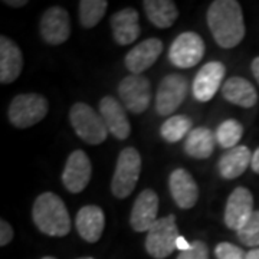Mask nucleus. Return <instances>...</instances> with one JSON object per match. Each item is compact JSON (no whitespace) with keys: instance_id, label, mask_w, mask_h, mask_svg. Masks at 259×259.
I'll use <instances>...</instances> for the list:
<instances>
[{"instance_id":"1","label":"nucleus","mask_w":259,"mask_h":259,"mask_svg":"<svg viewBox=\"0 0 259 259\" xmlns=\"http://www.w3.org/2000/svg\"><path fill=\"white\" fill-rule=\"evenodd\" d=\"M207 25L221 48L238 47L245 37V22L239 2L214 0L207 10Z\"/></svg>"},{"instance_id":"2","label":"nucleus","mask_w":259,"mask_h":259,"mask_svg":"<svg viewBox=\"0 0 259 259\" xmlns=\"http://www.w3.org/2000/svg\"><path fill=\"white\" fill-rule=\"evenodd\" d=\"M36 228L48 236H66L71 232V216L64 200L55 193H42L32 207Z\"/></svg>"},{"instance_id":"3","label":"nucleus","mask_w":259,"mask_h":259,"mask_svg":"<svg viewBox=\"0 0 259 259\" xmlns=\"http://www.w3.org/2000/svg\"><path fill=\"white\" fill-rule=\"evenodd\" d=\"M69 120L76 136L87 144L98 146L108 136V128L101 115L83 102H76L72 105Z\"/></svg>"},{"instance_id":"4","label":"nucleus","mask_w":259,"mask_h":259,"mask_svg":"<svg viewBox=\"0 0 259 259\" xmlns=\"http://www.w3.org/2000/svg\"><path fill=\"white\" fill-rule=\"evenodd\" d=\"M141 171V156L134 147L124 148L118 156L115 171L112 176L111 192L118 199H125L139 182Z\"/></svg>"},{"instance_id":"5","label":"nucleus","mask_w":259,"mask_h":259,"mask_svg":"<svg viewBox=\"0 0 259 259\" xmlns=\"http://www.w3.org/2000/svg\"><path fill=\"white\" fill-rule=\"evenodd\" d=\"M49 104L47 98L39 94L16 95L9 105L10 122L18 128H29L47 117Z\"/></svg>"},{"instance_id":"6","label":"nucleus","mask_w":259,"mask_h":259,"mask_svg":"<svg viewBox=\"0 0 259 259\" xmlns=\"http://www.w3.org/2000/svg\"><path fill=\"white\" fill-rule=\"evenodd\" d=\"M179 236L180 235L175 214L157 219V222L147 232L146 249L148 255L154 259H164L170 256L177 249L176 243Z\"/></svg>"},{"instance_id":"7","label":"nucleus","mask_w":259,"mask_h":259,"mask_svg":"<svg viewBox=\"0 0 259 259\" xmlns=\"http://www.w3.org/2000/svg\"><path fill=\"white\" fill-rule=\"evenodd\" d=\"M189 93V81L183 75L170 74L161 79L156 94V111L167 117L176 111Z\"/></svg>"},{"instance_id":"8","label":"nucleus","mask_w":259,"mask_h":259,"mask_svg":"<svg viewBox=\"0 0 259 259\" xmlns=\"http://www.w3.org/2000/svg\"><path fill=\"white\" fill-rule=\"evenodd\" d=\"M118 95L125 110L141 114L151 102V83L143 75H128L118 85Z\"/></svg>"},{"instance_id":"9","label":"nucleus","mask_w":259,"mask_h":259,"mask_svg":"<svg viewBox=\"0 0 259 259\" xmlns=\"http://www.w3.org/2000/svg\"><path fill=\"white\" fill-rule=\"evenodd\" d=\"M204 55V42L194 32H183L173 40L168 49L170 62L179 68H192L197 65Z\"/></svg>"},{"instance_id":"10","label":"nucleus","mask_w":259,"mask_h":259,"mask_svg":"<svg viewBox=\"0 0 259 259\" xmlns=\"http://www.w3.org/2000/svg\"><path fill=\"white\" fill-rule=\"evenodd\" d=\"M42 39L49 45H61L71 35V19L68 12L59 6H52L42 15L39 22Z\"/></svg>"},{"instance_id":"11","label":"nucleus","mask_w":259,"mask_h":259,"mask_svg":"<svg viewBox=\"0 0 259 259\" xmlns=\"http://www.w3.org/2000/svg\"><path fill=\"white\" fill-rule=\"evenodd\" d=\"M91 175H93V166L90 157L82 150H75L66 160L62 173V183L68 192L81 193L90 183Z\"/></svg>"},{"instance_id":"12","label":"nucleus","mask_w":259,"mask_h":259,"mask_svg":"<svg viewBox=\"0 0 259 259\" xmlns=\"http://www.w3.org/2000/svg\"><path fill=\"white\" fill-rule=\"evenodd\" d=\"M253 196L245 187H236L229 196L225 207V225L232 231H239L252 216Z\"/></svg>"},{"instance_id":"13","label":"nucleus","mask_w":259,"mask_h":259,"mask_svg":"<svg viewBox=\"0 0 259 259\" xmlns=\"http://www.w3.org/2000/svg\"><path fill=\"white\" fill-rule=\"evenodd\" d=\"M226 74V68L222 62L212 61L202 66V69L194 76L193 81V95L197 101H210L214 94L223 87L222 81Z\"/></svg>"},{"instance_id":"14","label":"nucleus","mask_w":259,"mask_h":259,"mask_svg":"<svg viewBox=\"0 0 259 259\" xmlns=\"http://www.w3.org/2000/svg\"><path fill=\"white\" fill-rule=\"evenodd\" d=\"M158 196L154 190L146 189L137 196L131 209L130 225L136 232H148L157 222Z\"/></svg>"},{"instance_id":"15","label":"nucleus","mask_w":259,"mask_h":259,"mask_svg":"<svg viewBox=\"0 0 259 259\" xmlns=\"http://www.w3.org/2000/svg\"><path fill=\"white\" fill-rule=\"evenodd\" d=\"M100 115L105 122L108 133H111L115 139H128L131 133L128 117L124 105L114 97H104L100 102Z\"/></svg>"},{"instance_id":"16","label":"nucleus","mask_w":259,"mask_h":259,"mask_svg":"<svg viewBox=\"0 0 259 259\" xmlns=\"http://www.w3.org/2000/svg\"><path fill=\"white\" fill-rule=\"evenodd\" d=\"M163 52V42L156 37H150L136 45L125 55V66L133 75L143 74L153 64H156L157 58Z\"/></svg>"},{"instance_id":"17","label":"nucleus","mask_w":259,"mask_h":259,"mask_svg":"<svg viewBox=\"0 0 259 259\" xmlns=\"http://www.w3.org/2000/svg\"><path fill=\"white\" fill-rule=\"evenodd\" d=\"M168 186L173 200L180 209H192L199 199V187L185 168H176L168 177Z\"/></svg>"},{"instance_id":"18","label":"nucleus","mask_w":259,"mask_h":259,"mask_svg":"<svg viewBox=\"0 0 259 259\" xmlns=\"http://www.w3.org/2000/svg\"><path fill=\"white\" fill-rule=\"evenodd\" d=\"M139 20V12L133 8H125V9L112 15V36L118 45H121V47L131 45L140 36L141 29H140Z\"/></svg>"},{"instance_id":"19","label":"nucleus","mask_w":259,"mask_h":259,"mask_svg":"<svg viewBox=\"0 0 259 259\" xmlns=\"http://www.w3.org/2000/svg\"><path fill=\"white\" fill-rule=\"evenodd\" d=\"M76 231L83 241L95 243L100 241L104 228H105V214L101 207L95 204L83 206L75 219Z\"/></svg>"},{"instance_id":"20","label":"nucleus","mask_w":259,"mask_h":259,"mask_svg":"<svg viewBox=\"0 0 259 259\" xmlns=\"http://www.w3.org/2000/svg\"><path fill=\"white\" fill-rule=\"evenodd\" d=\"M23 68V56L19 47L9 37H0V82L12 83Z\"/></svg>"},{"instance_id":"21","label":"nucleus","mask_w":259,"mask_h":259,"mask_svg":"<svg viewBox=\"0 0 259 259\" xmlns=\"http://www.w3.org/2000/svg\"><path fill=\"white\" fill-rule=\"evenodd\" d=\"M222 97L226 101L243 108H250L258 102L255 87L241 76H232L225 82L222 87Z\"/></svg>"},{"instance_id":"22","label":"nucleus","mask_w":259,"mask_h":259,"mask_svg":"<svg viewBox=\"0 0 259 259\" xmlns=\"http://www.w3.org/2000/svg\"><path fill=\"white\" fill-rule=\"evenodd\" d=\"M252 161V153L246 146H236L228 150L219 160V173L223 179H236L245 173Z\"/></svg>"},{"instance_id":"23","label":"nucleus","mask_w":259,"mask_h":259,"mask_svg":"<svg viewBox=\"0 0 259 259\" xmlns=\"http://www.w3.org/2000/svg\"><path fill=\"white\" fill-rule=\"evenodd\" d=\"M216 134L206 127H199L190 131L185 143V151L187 156L193 158L210 157L214 151Z\"/></svg>"},{"instance_id":"24","label":"nucleus","mask_w":259,"mask_h":259,"mask_svg":"<svg viewBox=\"0 0 259 259\" xmlns=\"http://www.w3.org/2000/svg\"><path fill=\"white\" fill-rule=\"evenodd\" d=\"M150 22L160 29L170 28L179 18V10L171 0H146L143 3Z\"/></svg>"},{"instance_id":"25","label":"nucleus","mask_w":259,"mask_h":259,"mask_svg":"<svg viewBox=\"0 0 259 259\" xmlns=\"http://www.w3.org/2000/svg\"><path fill=\"white\" fill-rule=\"evenodd\" d=\"M192 127H193V121L187 115L179 114V115H173L167 118V121L163 122L160 133H161V137L168 143H177L190 134Z\"/></svg>"},{"instance_id":"26","label":"nucleus","mask_w":259,"mask_h":259,"mask_svg":"<svg viewBox=\"0 0 259 259\" xmlns=\"http://www.w3.org/2000/svg\"><path fill=\"white\" fill-rule=\"evenodd\" d=\"M108 8L105 0H81L79 2V22L83 28L97 26L104 18Z\"/></svg>"},{"instance_id":"27","label":"nucleus","mask_w":259,"mask_h":259,"mask_svg":"<svg viewBox=\"0 0 259 259\" xmlns=\"http://www.w3.org/2000/svg\"><path fill=\"white\" fill-rule=\"evenodd\" d=\"M243 127L239 121L226 120L216 130V143L222 148H233L241 141Z\"/></svg>"},{"instance_id":"28","label":"nucleus","mask_w":259,"mask_h":259,"mask_svg":"<svg viewBox=\"0 0 259 259\" xmlns=\"http://www.w3.org/2000/svg\"><path fill=\"white\" fill-rule=\"evenodd\" d=\"M238 239L249 246V248H256L259 246V210L252 213L250 219L245 223V226L236 232Z\"/></svg>"},{"instance_id":"29","label":"nucleus","mask_w":259,"mask_h":259,"mask_svg":"<svg viewBox=\"0 0 259 259\" xmlns=\"http://www.w3.org/2000/svg\"><path fill=\"white\" fill-rule=\"evenodd\" d=\"M218 259H248V253L229 242H222L214 248Z\"/></svg>"},{"instance_id":"30","label":"nucleus","mask_w":259,"mask_h":259,"mask_svg":"<svg viewBox=\"0 0 259 259\" xmlns=\"http://www.w3.org/2000/svg\"><path fill=\"white\" fill-rule=\"evenodd\" d=\"M176 259H209V248L204 242L194 241L190 248L180 252Z\"/></svg>"},{"instance_id":"31","label":"nucleus","mask_w":259,"mask_h":259,"mask_svg":"<svg viewBox=\"0 0 259 259\" xmlns=\"http://www.w3.org/2000/svg\"><path fill=\"white\" fill-rule=\"evenodd\" d=\"M13 236H15V232L12 229V226L6 221H2L0 222V245L6 246L13 239Z\"/></svg>"},{"instance_id":"32","label":"nucleus","mask_w":259,"mask_h":259,"mask_svg":"<svg viewBox=\"0 0 259 259\" xmlns=\"http://www.w3.org/2000/svg\"><path fill=\"white\" fill-rule=\"evenodd\" d=\"M250 167L255 173L259 175V147L256 148V151L252 154V161H250Z\"/></svg>"},{"instance_id":"33","label":"nucleus","mask_w":259,"mask_h":259,"mask_svg":"<svg viewBox=\"0 0 259 259\" xmlns=\"http://www.w3.org/2000/svg\"><path fill=\"white\" fill-rule=\"evenodd\" d=\"M190 245H192V243H189V242L186 241L183 236H179L176 246H177V249L180 250V252H183V250L189 249V248H190Z\"/></svg>"},{"instance_id":"34","label":"nucleus","mask_w":259,"mask_h":259,"mask_svg":"<svg viewBox=\"0 0 259 259\" xmlns=\"http://www.w3.org/2000/svg\"><path fill=\"white\" fill-rule=\"evenodd\" d=\"M250 69H252V74H253V76H255L256 82L259 83V56L258 58H255V59L252 61Z\"/></svg>"},{"instance_id":"35","label":"nucleus","mask_w":259,"mask_h":259,"mask_svg":"<svg viewBox=\"0 0 259 259\" xmlns=\"http://www.w3.org/2000/svg\"><path fill=\"white\" fill-rule=\"evenodd\" d=\"M5 3L12 8H23L28 5V0H5Z\"/></svg>"},{"instance_id":"36","label":"nucleus","mask_w":259,"mask_h":259,"mask_svg":"<svg viewBox=\"0 0 259 259\" xmlns=\"http://www.w3.org/2000/svg\"><path fill=\"white\" fill-rule=\"evenodd\" d=\"M248 259H259V248L250 249L248 252Z\"/></svg>"},{"instance_id":"37","label":"nucleus","mask_w":259,"mask_h":259,"mask_svg":"<svg viewBox=\"0 0 259 259\" xmlns=\"http://www.w3.org/2000/svg\"><path fill=\"white\" fill-rule=\"evenodd\" d=\"M42 259H56V258H54V256H44Z\"/></svg>"},{"instance_id":"38","label":"nucleus","mask_w":259,"mask_h":259,"mask_svg":"<svg viewBox=\"0 0 259 259\" xmlns=\"http://www.w3.org/2000/svg\"><path fill=\"white\" fill-rule=\"evenodd\" d=\"M78 259H94V258H90V256H83V258H78Z\"/></svg>"}]
</instances>
